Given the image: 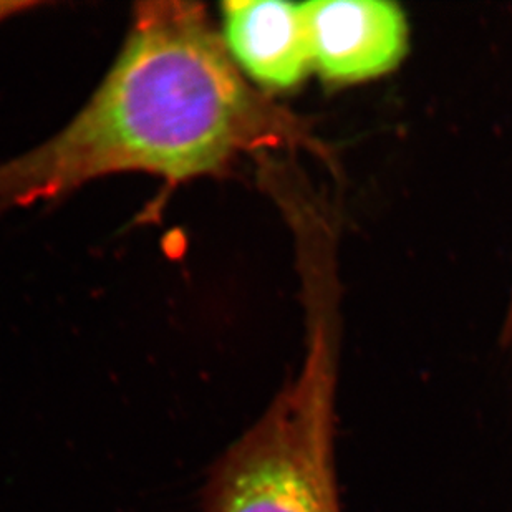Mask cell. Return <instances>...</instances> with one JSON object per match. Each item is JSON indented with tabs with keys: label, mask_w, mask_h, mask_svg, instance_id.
<instances>
[{
	"label": "cell",
	"mask_w": 512,
	"mask_h": 512,
	"mask_svg": "<svg viewBox=\"0 0 512 512\" xmlns=\"http://www.w3.org/2000/svg\"><path fill=\"white\" fill-rule=\"evenodd\" d=\"M292 135L289 118L234 65L203 5L143 2L87 105L42 145L0 165V213L110 174L179 183L223 173Z\"/></svg>",
	"instance_id": "cell-1"
},
{
	"label": "cell",
	"mask_w": 512,
	"mask_h": 512,
	"mask_svg": "<svg viewBox=\"0 0 512 512\" xmlns=\"http://www.w3.org/2000/svg\"><path fill=\"white\" fill-rule=\"evenodd\" d=\"M314 355L292 387L229 446L209 474L208 512H342L334 463V383Z\"/></svg>",
	"instance_id": "cell-2"
},
{
	"label": "cell",
	"mask_w": 512,
	"mask_h": 512,
	"mask_svg": "<svg viewBox=\"0 0 512 512\" xmlns=\"http://www.w3.org/2000/svg\"><path fill=\"white\" fill-rule=\"evenodd\" d=\"M315 70L332 82H358L392 70L406 50L401 10L382 0L305 2Z\"/></svg>",
	"instance_id": "cell-3"
},
{
	"label": "cell",
	"mask_w": 512,
	"mask_h": 512,
	"mask_svg": "<svg viewBox=\"0 0 512 512\" xmlns=\"http://www.w3.org/2000/svg\"><path fill=\"white\" fill-rule=\"evenodd\" d=\"M224 47L246 78L271 90H289L312 65L305 4L229 0L221 5Z\"/></svg>",
	"instance_id": "cell-4"
},
{
	"label": "cell",
	"mask_w": 512,
	"mask_h": 512,
	"mask_svg": "<svg viewBox=\"0 0 512 512\" xmlns=\"http://www.w3.org/2000/svg\"><path fill=\"white\" fill-rule=\"evenodd\" d=\"M29 7H37V4H24V2H0V22L7 19L10 15H14L15 12L20 10H27Z\"/></svg>",
	"instance_id": "cell-5"
}]
</instances>
